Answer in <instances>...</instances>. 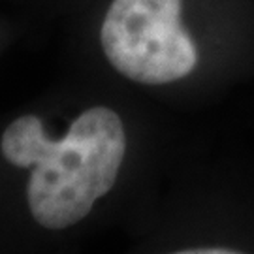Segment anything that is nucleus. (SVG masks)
I'll use <instances>...</instances> for the list:
<instances>
[{"label":"nucleus","mask_w":254,"mask_h":254,"mask_svg":"<svg viewBox=\"0 0 254 254\" xmlns=\"http://www.w3.org/2000/svg\"><path fill=\"white\" fill-rule=\"evenodd\" d=\"M108 64L137 85H168L189 77L200 63L183 25V0H111L98 32Z\"/></svg>","instance_id":"2"},{"label":"nucleus","mask_w":254,"mask_h":254,"mask_svg":"<svg viewBox=\"0 0 254 254\" xmlns=\"http://www.w3.org/2000/svg\"><path fill=\"white\" fill-rule=\"evenodd\" d=\"M127 149L125 121L104 104L85 108L59 134L36 113L15 117L0 134L4 162L27 170L30 218L47 232H64L89 218L115 187Z\"/></svg>","instance_id":"1"}]
</instances>
